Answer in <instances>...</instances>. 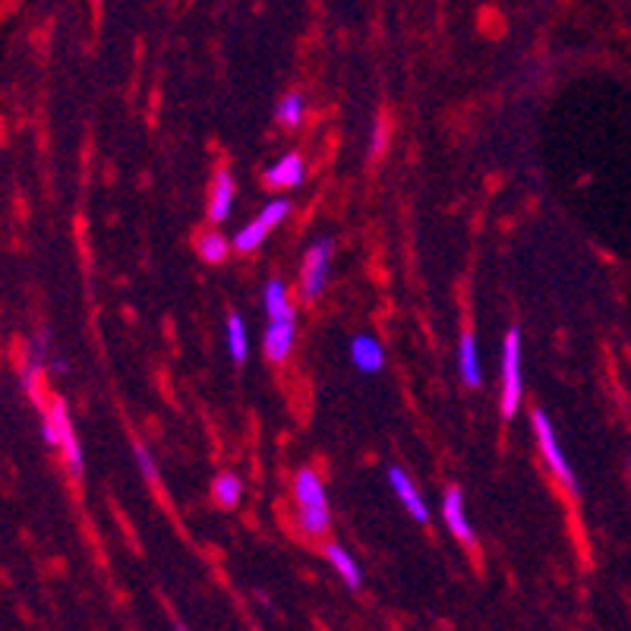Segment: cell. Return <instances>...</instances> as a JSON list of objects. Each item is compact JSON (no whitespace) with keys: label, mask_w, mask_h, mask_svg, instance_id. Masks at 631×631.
<instances>
[{"label":"cell","mask_w":631,"mask_h":631,"mask_svg":"<svg viewBox=\"0 0 631 631\" xmlns=\"http://www.w3.org/2000/svg\"><path fill=\"white\" fill-rule=\"evenodd\" d=\"M307 178V168H303V158L291 152V156H281L266 171V183L272 187V190H291V187H300Z\"/></svg>","instance_id":"11"},{"label":"cell","mask_w":631,"mask_h":631,"mask_svg":"<svg viewBox=\"0 0 631 631\" xmlns=\"http://www.w3.org/2000/svg\"><path fill=\"white\" fill-rule=\"evenodd\" d=\"M521 408V332L509 329L502 341V398L499 411L505 420H512Z\"/></svg>","instance_id":"3"},{"label":"cell","mask_w":631,"mask_h":631,"mask_svg":"<svg viewBox=\"0 0 631 631\" xmlns=\"http://www.w3.org/2000/svg\"><path fill=\"white\" fill-rule=\"evenodd\" d=\"M41 435H44L48 445L60 449L67 471L73 473V477H82V471H86V454H82L77 430H73L70 408H67V401L60 394H54L48 401V408H41Z\"/></svg>","instance_id":"1"},{"label":"cell","mask_w":631,"mask_h":631,"mask_svg":"<svg viewBox=\"0 0 631 631\" xmlns=\"http://www.w3.org/2000/svg\"><path fill=\"white\" fill-rule=\"evenodd\" d=\"M442 518H445V528L452 531L454 540L461 543H473V528L464 512V493L458 487H449L442 495Z\"/></svg>","instance_id":"9"},{"label":"cell","mask_w":631,"mask_h":631,"mask_svg":"<svg viewBox=\"0 0 631 631\" xmlns=\"http://www.w3.org/2000/svg\"><path fill=\"white\" fill-rule=\"evenodd\" d=\"M297 338V319H281V322H269L266 338H262V351L272 363H284L291 351H294Z\"/></svg>","instance_id":"8"},{"label":"cell","mask_w":631,"mask_h":631,"mask_svg":"<svg viewBox=\"0 0 631 631\" xmlns=\"http://www.w3.org/2000/svg\"><path fill=\"white\" fill-rule=\"evenodd\" d=\"M197 250H199V257L206 259V262H212V266H218V262H224V259H228V250H231V240H224V237L218 234V231H209V234L199 237Z\"/></svg>","instance_id":"20"},{"label":"cell","mask_w":631,"mask_h":631,"mask_svg":"<svg viewBox=\"0 0 631 631\" xmlns=\"http://www.w3.org/2000/svg\"><path fill=\"white\" fill-rule=\"evenodd\" d=\"M288 212H291V202H288V199H272V202H269V206H266L250 224H243V228L237 231V237L231 240V247H234L237 253H253L259 243L266 240V234L276 231L278 224L288 218Z\"/></svg>","instance_id":"7"},{"label":"cell","mask_w":631,"mask_h":631,"mask_svg":"<svg viewBox=\"0 0 631 631\" xmlns=\"http://www.w3.org/2000/svg\"><path fill=\"white\" fill-rule=\"evenodd\" d=\"M533 435H537V445H540V452H543L547 464H550L552 477H555L565 490L578 493V477H574L572 471V461L565 458V452H562L559 435H555L550 417L543 414V411H533Z\"/></svg>","instance_id":"4"},{"label":"cell","mask_w":631,"mask_h":631,"mask_svg":"<svg viewBox=\"0 0 631 631\" xmlns=\"http://www.w3.org/2000/svg\"><path fill=\"white\" fill-rule=\"evenodd\" d=\"M389 487H392L394 495L401 499V505H404V509L411 512V518H414V521H420V524H423V521H430V509H427L423 495L417 493V487L411 483V477L401 471V468H394V464L389 468Z\"/></svg>","instance_id":"10"},{"label":"cell","mask_w":631,"mask_h":631,"mask_svg":"<svg viewBox=\"0 0 631 631\" xmlns=\"http://www.w3.org/2000/svg\"><path fill=\"white\" fill-rule=\"evenodd\" d=\"M385 149V120H375L373 127V156H379Z\"/></svg>","instance_id":"22"},{"label":"cell","mask_w":631,"mask_h":631,"mask_svg":"<svg viewBox=\"0 0 631 631\" xmlns=\"http://www.w3.org/2000/svg\"><path fill=\"white\" fill-rule=\"evenodd\" d=\"M133 454H137V464L139 471H142V477H146L149 483H158V464L156 458H152V452H149L146 445H133Z\"/></svg>","instance_id":"21"},{"label":"cell","mask_w":631,"mask_h":631,"mask_svg":"<svg viewBox=\"0 0 631 631\" xmlns=\"http://www.w3.org/2000/svg\"><path fill=\"white\" fill-rule=\"evenodd\" d=\"M332 253H335V240H332V237L316 240L313 247L307 250L303 266H300V291H303L307 300H316V297L325 291V284H329V266H332Z\"/></svg>","instance_id":"5"},{"label":"cell","mask_w":631,"mask_h":631,"mask_svg":"<svg viewBox=\"0 0 631 631\" xmlns=\"http://www.w3.org/2000/svg\"><path fill=\"white\" fill-rule=\"evenodd\" d=\"M228 351L234 363H243L250 354V344H247V329H243V319L237 313L228 316Z\"/></svg>","instance_id":"19"},{"label":"cell","mask_w":631,"mask_h":631,"mask_svg":"<svg viewBox=\"0 0 631 631\" xmlns=\"http://www.w3.org/2000/svg\"><path fill=\"white\" fill-rule=\"evenodd\" d=\"M234 178L228 171H218L216 180H212V197H209V218L221 224L231 218V209H234Z\"/></svg>","instance_id":"12"},{"label":"cell","mask_w":631,"mask_h":631,"mask_svg":"<svg viewBox=\"0 0 631 631\" xmlns=\"http://www.w3.org/2000/svg\"><path fill=\"white\" fill-rule=\"evenodd\" d=\"M458 370H461L464 385H471V389H480V385H483L480 351H477V338H473L471 332H464V335H461V344H458Z\"/></svg>","instance_id":"13"},{"label":"cell","mask_w":631,"mask_h":631,"mask_svg":"<svg viewBox=\"0 0 631 631\" xmlns=\"http://www.w3.org/2000/svg\"><path fill=\"white\" fill-rule=\"evenodd\" d=\"M303 114H307V99L300 92H288L284 99L278 101L276 118L281 127H297L303 120Z\"/></svg>","instance_id":"18"},{"label":"cell","mask_w":631,"mask_h":631,"mask_svg":"<svg viewBox=\"0 0 631 631\" xmlns=\"http://www.w3.org/2000/svg\"><path fill=\"white\" fill-rule=\"evenodd\" d=\"M629 471H631V454H629Z\"/></svg>","instance_id":"24"},{"label":"cell","mask_w":631,"mask_h":631,"mask_svg":"<svg viewBox=\"0 0 631 631\" xmlns=\"http://www.w3.org/2000/svg\"><path fill=\"white\" fill-rule=\"evenodd\" d=\"M174 631H190V629H187V625H180V622H178V625H174Z\"/></svg>","instance_id":"23"},{"label":"cell","mask_w":631,"mask_h":631,"mask_svg":"<svg viewBox=\"0 0 631 631\" xmlns=\"http://www.w3.org/2000/svg\"><path fill=\"white\" fill-rule=\"evenodd\" d=\"M262 307H266V316H269L272 322H281V319H297L294 303H291L288 288H284V281H281V278H272V281L266 284Z\"/></svg>","instance_id":"16"},{"label":"cell","mask_w":631,"mask_h":631,"mask_svg":"<svg viewBox=\"0 0 631 631\" xmlns=\"http://www.w3.org/2000/svg\"><path fill=\"white\" fill-rule=\"evenodd\" d=\"M351 360H354V367L360 373H379L382 363H385V351H382V344L375 338L357 335L351 341Z\"/></svg>","instance_id":"14"},{"label":"cell","mask_w":631,"mask_h":631,"mask_svg":"<svg viewBox=\"0 0 631 631\" xmlns=\"http://www.w3.org/2000/svg\"><path fill=\"white\" fill-rule=\"evenodd\" d=\"M212 495H216L218 505L234 509L237 502H240V495H243V483H240V477H237V473H218L216 483H212Z\"/></svg>","instance_id":"17"},{"label":"cell","mask_w":631,"mask_h":631,"mask_svg":"<svg viewBox=\"0 0 631 631\" xmlns=\"http://www.w3.org/2000/svg\"><path fill=\"white\" fill-rule=\"evenodd\" d=\"M294 502H297V528L307 533V537H325L329 533V499H325V487L319 480V473L303 468L294 477Z\"/></svg>","instance_id":"2"},{"label":"cell","mask_w":631,"mask_h":631,"mask_svg":"<svg viewBox=\"0 0 631 631\" xmlns=\"http://www.w3.org/2000/svg\"><path fill=\"white\" fill-rule=\"evenodd\" d=\"M325 555H329V562L335 565L338 578H341L351 591H360V588H363V569H360V562H357L351 552L344 550V547H338V543H329V547H325Z\"/></svg>","instance_id":"15"},{"label":"cell","mask_w":631,"mask_h":631,"mask_svg":"<svg viewBox=\"0 0 631 631\" xmlns=\"http://www.w3.org/2000/svg\"><path fill=\"white\" fill-rule=\"evenodd\" d=\"M54 363L51 357V332L41 329L39 335L32 338V344L26 348V357H22V373H20V385L22 392L29 394L41 411V373Z\"/></svg>","instance_id":"6"}]
</instances>
